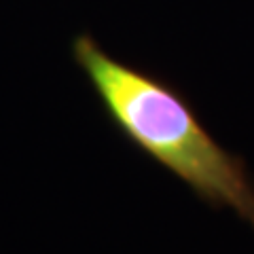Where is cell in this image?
<instances>
[{
  "label": "cell",
  "instance_id": "obj_1",
  "mask_svg": "<svg viewBox=\"0 0 254 254\" xmlns=\"http://www.w3.org/2000/svg\"><path fill=\"white\" fill-rule=\"evenodd\" d=\"M72 51L110 117L140 148L197 193L231 205L254 225L248 182L176 93L110 58L89 36H78Z\"/></svg>",
  "mask_w": 254,
  "mask_h": 254
}]
</instances>
